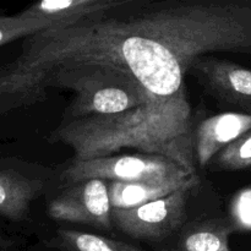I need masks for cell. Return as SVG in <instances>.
<instances>
[{
	"label": "cell",
	"mask_w": 251,
	"mask_h": 251,
	"mask_svg": "<svg viewBox=\"0 0 251 251\" xmlns=\"http://www.w3.org/2000/svg\"><path fill=\"white\" fill-rule=\"evenodd\" d=\"M191 107L185 87L169 98L126 112L61 122L49 135L74 152L73 161L109 157L122 149H136L176 162L196 176Z\"/></svg>",
	"instance_id": "2"
},
{
	"label": "cell",
	"mask_w": 251,
	"mask_h": 251,
	"mask_svg": "<svg viewBox=\"0 0 251 251\" xmlns=\"http://www.w3.org/2000/svg\"><path fill=\"white\" fill-rule=\"evenodd\" d=\"M216 166L226 171H239L251 167V130L216 156Z\"/></svg>",
	"instance_id": "15"
},
{
	"label": "cell",
	"mask_w": 251,
	"mask_h": 251,
	"mask_svg": "<svg viewBox=\"0 0 251 251\" xmlns=\"http://www.w3.org/2000/svg\"><path fill=\"white\" fill-rule=\"evenodd\" d=\"M163 251H168V250H163Z\"/></svg>",
	"instance_id": "19"
},
{
	"label": "cell",
	"mask_w": 251,
	"mask_h": 251,
	"mask_svg": "<svg viewBox=\"0 0 251 251\" xmlns=\"http://www.w3.org/2000/svg\"><path fill=\"white\" fill-rule=\"evenodd\" d=\"M232 211L235 225L251 229V189L238 195L233 202Z\"/></svg>",
	"instance_id": "16"
},
{
	"label": "cell",
	"mask_w": 251,
	"mask_h": 251,
	"mask_svg": "<svg viewBox=\"0 0 251 251\" xmlns=\"http://www.w3.org/2000/svg\"><path fill=\"white\" fill-rule=\"evenodd\" d=\"M191 189H180L166 198L137 207L112 208V221L123 233L131 238L164 239L183 223Z\"/></svg>",
	"instance_id": "5"
},
{
	"label": "cell",
	"mask_w": 251,
	"mask_h": 251,
	"mask_svg": "<svg viewBox=\"0 0 251 251\" xmlns=\"http://www.w3.org/2000/svg\"><path fill=\"white\" fill-rule=\"evenodd\" d=\"M48 88H61L74 93L63 122L118 114L158 98L131 74L112 66L69 65L48 74L27 98L25 108L46 100Z\"/></svg>",
	"instance_id": "3"
},
{
	"label": "cell",
	"mask_w": 251,
	"mask_h": 251,
	"mask_svg": "<svg viewBox=\"0 0 251 251\" xmlns=\"http://www.w3.org/2000/svg\"><path fill=\"white\" fill-rule=\"evenodd\" d=\"M0 251H19L12 239L0 234Z\"/></svg>",
	"instance_id": "17"
},
{
	"label": "cell",
	"mask_w": 251,
	"mask_h": 251,
	"mask_svg": "<svg viewBox=\"0 0 251 251\" xmlns=\"http://www.w3.org/2000/svg\"><path fill=\"white\" fill-rule=\"evenodd\" d=\"M46 188V179L0 162V216L12 222L29 217L31 205Z\"/></svg>",
	"instance_id": "10"
},
{
	"label": "cell",
	"mask_w": 251,
	"mask_h": 251,
	"mask_svg": "<svg viewBox=\"0 0 251 251\" xmlns=\"http://www.w3.org/2000/svg\"><path fill=\"white\" fill-rule=\"evenodd\" d=\"M221 251H229V248H228V249H225V250H221Z\"/></svg>",
	"instance_id": "18"
},
{
	"label": "cell",
	"mask_w": 251,
	"mask_h": 251,
	"mask_svg": "<svg viewBox=\"0 0 251 251\" xmlns=\"http://www.w3.org/2000/svg\"><path fill=\"white\" fill-rule=\"evenodd\" d=\"M68 186L49 202V217L103 230L112 228V205L104 180L87 179Z\"/></svg>",
	"instance_id": "6"
},
{
	"label": "cell",
	"mask_w": 251,
	"mask_h": 251,
	"mask_svg": "<svg viewBox=\"0 0 251 251\" xmlns=\"http://www.w3.org/2000/svg\"><path fill=\"white\" fill-rule=\"evenodd\" d=\"M47 247L60 251H145L129 243L71 229L56 230Z\"/></svg>",
	"instance_id": "12"
},
{
	"label": "cell",
	"mask_w": 251,
	"mask_h": 251,
	"mask_svg": "<svg viewBox=\"0 0 251 251\" xmlns=\"http://www.w3.org/2000/svg\"><path fill=\"white\" fill-rule=\"evenodd\" d=\"M191 176L176 162L154 154H124L88 161H73L61 173L60 179L68 185L87 180L120 183H161L184 180Z\"/></svg>",
	"instance_id": "4"
},
{
	"label": "cell",
	"mask_w": 251,
	"mask_h": 251,
	"mask_svg": "<svg viewBox=\"0 0 251 251\" xmlns=\"http://www.w3.org/2000/svg\"><path fill=\"white\" fill-rule=\"evenodd\" d=\"M233 228L228 223H206L183 237V251H221L228 249V238Z\"/></svg>",
	"instance_id": "13"
},
{
	"label": "cell",
	"mask_w": 251,
	"mask_h": 251,
	"mask_svg": "<svg viewBox=\"0 0 251 251\" xmlns=\"http://www.w3.org/2000/svg\"><path fill=\"white\" fill-rule=\"evenodd\" d=\"M50 27L49 22L26 17L21 12L15 16H0V46L15 39L26 38Z\"/></svg>",
	"instance_id": "14"
},
{
	"label": "cell",
	"mask_w": 251,
	"mask_h": 251,
	"mask_svg": "<svg viewBox=\"0 0 251 251\" xmlns=\"http://www.w3.org/2000/svg\"><path fill=\"white\" fill-rule=\"evenodd\" d=\"M251 130V115L222 113L202 120L194 134V149L199 167L205 168L222 150Z\"/></svg>",
	"instance_id": "9"
},
{
	"label": "cell",
	"mask_w": 251,
	"mask_h": 251,
	"mask_svg": "<svg viewBox=\"0 0 251 251\" xmlns=\"http://www.w3.org/2000/svg\"><path fill=\"white\" fill-rule=\"evenodd\" d=\"M190 69L211 95L251 115V70L212 56H201Z\"/></svg>",
	"instance_id": "7"
},
{
	"label": "cell",
	"mask_w": 251,
	"mask_h": 251,
	"mask_svg": "<svg viewBox=\"0 0 251 251\" xmlns=\"http://www.w3.org/2000/svg\"><path fill=\"white\" fill-rule=\"evenodd\" d=\"M198 184V176L184 180H169L161 183H120L108 184L112 208H132L152 201L159 200L184 188H194Z\"/></svg>",
	"instance_id": "11"
},
{
	"label": "cell",
	"mask_w": 251,
	"mask_h": 251,
	"mask_svg": "<svg viewBox=\"0 0 251 251\" xmlns=\"http://www.w3.org/2000/svg\"><path fill=\"white\" fill-rule=\"evenodd\" d=\"M137 0H44L26 7L21 14L49 22L51 27H65L126 9Z\"/></svg>",
	"instance_id": "8"
},
{
	"label": "cell",
	"mask_w": 251,
	"mask_h": 251,
	"mask_svg": "<svg viewBox=\"0 0 251 251\" xmlns=\"http://www.w3.org/2000/svg\"><path fill=\"white\" fill-rule=\"evenodd\" d=\"M217 51L251 55V0H137L26 37L21 54L0 66V115L25 108L48 74L69 65L112 66L156 97H173L191 65Z\"/></svg>",
	"instance_id": "1"
}]
</instances>
